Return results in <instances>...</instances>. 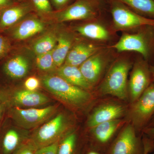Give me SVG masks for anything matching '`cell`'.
Wrapping results in <instances>:
<instances>
[{
  "label": "cell",
  "instance_id": "obj_41",
  "mask_svg": "<svg viewBox=\"0 0 154 154\" xmlns=\"http://www.w3.org/2000/svg\"><path fill=\"white\" fill-rule=\"evenodd\" d=\"M18 1H22V0H18Z\"/></svg>",
  "mask_w": 154,
  "mask_h": 154
},
{
  "label": "cell",
  "instance_id": "obj_27",
  "mask_svg": "<svg viewBox=\"0 0 154 154\" xmlns=\"http://www.w3.org/2000/svg\"><path fill=\"white\" fill-rule=\"evenodd\" d=\"M36 9L41 13L48 14L52 9L48 0H32Z\"/></svg>",
  "mask_w": 154,
  "mask_h": 154
},
{
  "label": "cell",
  "instance_id": "obj_17",
  "mask_svg": "<svg viewBox=\"0 0 154 154\" xmlns=\"http://www.w3.org/2000/svg\"><path fill=\"white\" fill-rule=\"evenodd\" d=\"M58 74L69 83L84 90H91L93 87L85 79L79 67L64 64L60 67Z\"/></svg>",
  "mask_w": 154,
  "mask_h": 154
},
{
  "label": "cell",
  "instance_id": "obj_2",
  "mask_svg": "<svg viewBox=\"0 0 154 154\" xmlns=\"http://www.w3.org/2000/svg\"><path fill=\"white\" fill-rule=\"evenodd\" d=\"M111 47L117 53H136L150 65L154 66V25H146L133 31L122 32Z\"/></svg>",
  "mask_w": 154,
  "mask_h": 154
},
{
  "label": "cell",
  "instance_id": "obj_34",
  "mask_svg": "<svg viewBox=\"0 0 154 154\" xmlns=\"http://www.w3.org/2000/svg\"><path fill=\"white\" fill-rule=\"evenodd\" d=\"M53 3L58 8H63L66 6L71 0H52Z\"/></svg>",
  "mask_w": 154,
  "mask_h": 154
},
{
  "label": "cell",
  "instance_id": "obj_29",
  "mask_svg": "<svg viewBox=\"0 0 154 154\" xmlns=\"http://www.w3.org/2000/svg\"><path fill=\"white\" fill-rule=\"evenodd\" d=\"M36 149L29 141L22 145L14 154H35Z\"/></svg>",
  "mask_w": 154,
  "mask_h": 154
},
{
  "label": "cell",
  "instance_id": "obj_11",
  "mask_svg": "<svg viewBox=\"0 0 154 154\" xmlns=\"http://www.w3.org/2000/svg\"><path fill=\"white\" fill-rule=\"evenodd\" d=\"M131 123L124 127L110 146L108 154H143V141Z\"/></svg>",
  "mask_w": 154,
  "mask_h": 154
},
{
  "label": "cell",
  "instance_id": "obj_22",
  "mask_svg": "<svg viewBox=\"0 0 154 154\" xmlns=\"http://www.w3.org/2000/svg\"><path fill=\"white\" fill-rule=\"evenodd\" d=\"M18 131L13 128L6 130L0 142V154H14L23 144Z\"/></svg>",
  "mask_w": 154,
  "mask_h": 154
},
{
  "label": "cell",
  "instance_id": "obj_7",
  "mask_svg": "<svg viewBox=\"0 0 154 154\" xmlns=\"http://www.w3.org/2000/svg\"><path fill=\"white\" fill-rule=\"evenodd\" d=\"M105 6L94 0H77L55 15L58 22L90 20L102 16Z\"/></svg>",
  "mask_w": 154,
  "mask_h": 154
},
{
  "label": "cell",
  "instance_id": "obj_8",
  "mask_svg": "<svg viewBox=\"0 0 154 154\" xmlns=\"http://www.w3.org/2000/svg\"><path fill=\"white\" fill-rule=\"evenodd\" d=\"M154 115V82L133 104L128 112L130 123L137 132L143 131Z\"/></svg>",
  "mask_w": 154,
  "mask_h": 154
},
{
  "label": "cell",
  "instance_id": "obj_31",
  "mask_svg": "<svg viewBox=\"0 0 154 154\" xmlns=\"http://www.w3.org/2000/svg\"><path fill=\"white\" fill-rule=\"evenodd\" d=\"M10 48L9 42L3 36H0V59L5 55Z\"/></svg>",
  "mask_w": 154,
  "mask_h": 154
},
{
  "label": "cell",
  "instance_id": "obj_24",
  "mask_svg": "<svg viewBox=\"0 0 154 154\" xmlns=\"http://www.w3.org/2000/svg\"><path fill=\"white\" fill-rule=\"evenodd\" d=\"M57 41L55 34L53 33L46 34L34 43L33 51L38 55L51 51L55 48Z\"/></svg>",
  "mask_w": 154,
  "mask_h": 154
},
{
  "label": "cell",
  "instance_id": "obj_36",
  "mask_svg": "<svg viewBox=\"0 0 154 154\" xmlns=\"http://www.w3.org/2000/svg\"><path fill=\"white\" fill-rule=\"evenodd\" d=\"M86 154H102L100 152L95 150H89Z\"/></svg>",
  "mask_w": 154,
  "mask_h": 154
},
{
  "label": "cell",
  "instance_id": "obj_39",
  "mask_svg": "<svg viewBox=\"0 0 154 154\" xmlns=\"http://www.w3.org/2000/svg\"><path fill=\"white\" fill-rule=\"evenodd\" d=\"M1 99L2 98L0 97V117H1V114L2 113V109H3V104L2 102V101H1Z\"/></svg>",
  "mask_w": 154,
  "mask_h": 154
},
{
  "label": "cell",
  "instance_id": "obj_25",
  "mask_svg": "<svg viewBox=\"0 0 154 154\" xmlns=\"http://www.w3.org/2000/svg\"><path fill=\"white\" fill-rule=\"evenodd\" d=\"M78 137L75 133L69 134L60 140L57 154H76Z\"/></svg>",
  "mask_w": 154,
  "mask_h": 154
},
{
  "label": "cell",
  "instance_id": "obj_26",
  "mask_svg": "<svg viewBox=\"0 0 154 154\" xmlns=\"http://www.w3.org/2000/svg\"><path fill=\"white\" fill-rule=\"evenodd\" d=\"M52 53L53 50L37 56L36 64L38 68L44 71L49 70L52 68L54 65Z\"/></svg>",
  "mask_w": 154,
  "mask_h": 154
},
{
  "label": "cell",
  "instance_id": "obj_3",
  "mask_svg": "<svg viewBox=\"0 0 154 154\" xmlns=\"http://www.w3.org/2000/svg\"><path fill=\"white\" fill-rule=\"evenodd\" d=\"M106 10L111 16L114 32L133 31L146 25H154V19L143 17L117 0H106Z\"/></svg>",
  "mask_w": 154,
  "mask_h": 154
},
{
  "label": "cell",
  "instance_id": "obj_15",
  "mask_svg": "<svg viewBox=\"0 0 154 154\" xmlns=\"http://www.w3.org/2000/svg\"><path fill=\"white\" fill-rule=\"evenodd\" d=\"M8 96L7 99L10 104L15 106L13 107H36L44 105L49 101L44 94L27 90L15 91Z\"/></svg>",
  "mask_w": 154,
  "mask_h": 154
},
{
  "label": "cell",
  "instance_id": "obj_38",
  "mask_svg": "<svg viewBox=\"0 0 154 154\" xmlns=\"http://www.w3.org/2000/svg\"><path fill=\"white\" fill-rule=\"evenodd\" d=\"M94 1L98 2L104 5L106 7V0H94Z\"/></svg>",
  "mask_w": 154,
  "mask_h": 154
},
{
  "label": "cell",
  "instance_id": "obj_13",
  "mask_svg": "<svg viewBox=\"0 0 154 154\" xmlns=\"http://www.w3.org/2000/svg\"><path fill=\"white\" fill-rule=\"evenodd\" d=\"M109 45L90 40L77 42L73 44L64 64L79 67L91 56Z\"/></svg>",
  "mask_w": 154,
  "mask_h": 154
},
{
  "label": "cell",
  "instance_id": "obj_30",
  "mask_svg": "<svg viewBox=\"0 0 154 154\" xmlns=\"http://www.w3.org/2000/svg\"><path fill=\"white\" fill-rule=\"evenodd\" d=\"M40 85V82L37 78L34 77H30L26 80L25 83V88L27 90L35 91L38 89Z\"/></svg>",
  "mask_w": 154,
  "mask_h": 154
},
{
  "label": "cell",
  "instance_id": "obj_28",
  "mask_svg": "<svg viewBox=\"0 0 154 154\" xmlns=\"http://www.w3.org/2000/svg\"><path fill=\"white\" fill-rule=\"evenodd\" d=\"M59 141H58L49 145L36 149L35 154H57Z\"/></svg>",
  "mask_w": 154,
  "mask_h": 154
},
{
  "label": "cell",
  "instance_id": "obj_10",
  "mask_svg": "<svg viewBox=\"0 0 154 154\" xmlns=\"http://www.w3.org/2000/svg\"><path fill=\"white\" fill-rule=\"evenodd\" d=\"M104 14L99 18L87 20L84 24L77 25L74 30L79 35L90 41L102 44L110 45L116 36V33L108 26L103 19Z\"/></svg>",
  "mask_w": 154,
  "mask_h": 154
},
{
  "label": "cell",
  "instance_id": "obj_14",
  "mask_svg": "<svg viewBox=\"0 0 154 154\" xmlns=\"http://www.w3.org/2000/svg\"><path fill=\"white\" fill-rule=\"evenodd\" d=\"M125 108L122 105L114 103H108L99 106L89 116L88 126L92 128L97 125L119 119L125 113Z\"/></svg>",
  "mask_w": 154,
  "mask_h": 154
},
{
  "label": "cell",
  "instance_id": "obj_32",
  "mask_svg": "<svg viewBox=\"0 0 154 154\" xmlns=\"http://www.w3.org/2000/svg\"><path fill=\"white\" fill-rule=\"evenodd\" d=\"M153 140L148 137L144 139L143 140L144 145L143 154H149V152L151 151L152 149L154 147Z\"/></svg>",
  "mask_w": 154,
  "mask_h": 154
},
{
  "label": "cell",
  "instance_id": "obj_37",
  "mask_svg": "<svg viewBox=\"0 0 154 154\" xmlns=\"http://www.w3.org/2000/svg\"><path fill=\"white\" fill-rule=\"evenodd\" d=\"M152 127H154V115L151 119L150 121L149 122L148 125L146 128Z\"/></svg>",
  "mask_w": 154,
  "mask_h": 154
},
{
  "label": "cell",
  "instance_id": "obj_4",
  "mask_svg": "<svg viewBox=\"0 0 154 154\" xmlns=\"http://www.w3.org/2000/svg\"><path fill=\"white\" fill-rule=\"evenodd\" d=\"M42 82L51 93L71 106H82L92 99L88 91L72 85L59 75L45 76Z\"/></svg>",
  "mask_w": 154,
  "mask_h": 154
},
{
  "label": "cell",
  "instance_id": "obj_42",
  "mask_svg": "<svg viewBox=\"0 0 154 154\" xmlns=\"http://www.w3.org/2000/svg\"><path fill=\"white\" fill-rule=\"evenodd\" d=\"M153 154H154V153H153Z\"/></svg>",
  "mask_w": 154,
  "mask_h": 154
},
{
  "label": "cell",
  "instance_id": "obj_19",
  "mask_svg": "<svg viewBox=\"0 0 154 154\" xmlns=\"http://www.w3.org/2000/svg\"><path fill=\"white\" fill-rule=\"evenodd\" d=\"M29 61L24 56L17 55L8 60L4 65V70L8 76L19 79L25 76L28 71Z\"/></svg>",
  "mask_w": 154,
  "mask_h": 154
},
{
  "label": "cell",
  "instance_id": "obj_6",
  "mask_svg": "<svg viewBox=\"0 0 154 154\" xmlns=\"http://www.w3.org/2000/svg\"><path fill=\"white\" fill-rule=\"evenodd\" d=\"M153 82L150 65L141 56L137 54L134 58L128 84L131 104L134 103Z\"/></svg>",
  "mask_w": 154,
  "mask_h": 154
},
{
  "label": "cell",
  "instance_id": "obj_9",
  "mask_svg": "<svg viewBox=\"0 0 154 154\" xmlns=\"http://www.w3.org/2000/svg\"><path fill=\"white\" fill-rule=\"evenodd\" d=\"M67 128L66 118L60 113L42 126L29 142L36 149L49 145L60 140Z\"/></svg>",
  "mask_w": 154,
  "mask_h": 154
},
{
  "label": "cell",
  "instance_id": "obj_12",
  "mask_svg": "<svg viewBox=\"0 0 154 154\" xmlns=\"http://www.w3.org/2000/svg\"><path fill=\"white\" fill-rule=\"evenodd\" d=\"M54 106L42 108L24 109L19 107H12L9 116L16 123L26 128L36 126L50 118L56 111Z\"/></svg>",
  "mask_w": 154,
  "mask_h": 154
},
{
  "label": "cell",
  "instance_id": "obj_21",
  "mask_svg": "<svg viewBox=\"0 0 154 154\" xmlns=\"http://www.w3.org/2000/svg\"><path fill=\"white\" fill-rule=\"evenodd\" d=\"M30 8L27 5H21L6 9L0 17V27L9 28L17 23L26 15Z\"/></svg>",
  "mask_w": 154,
  "mask_h": 154
},
{
  "label": "cell",
  "instance_id": "obj_40",
  "mask_svg": "<svg viewBox=\"0 0 154 154\" xmlns=\"http://www.w3.org/2000/svg\"><path fill=\"white\" fill-rule=\"evenodd\" d=\"M151 71L153 79L154 82V66L150 65Z\"/></svg>",
  "mask_w": 154,
  "mask_h": 154
},
{
  "label": "cell",
  "instance_id": "obj_1",
  "mask_svg": "<svg viewBox=\"0 0 154 154\" xmlns=\"http://www.w3.org/2000/svg\"><path fill=\"white\" fill-rule=\"evenodd\" d=\"M134 60V58L132 59L126 54L116 56L100 84V93L115 96L122 100L128 99V74Z\"/></svg>",
  "mask_w": 154,
  "mask_h": 154
},
{
  "label": "cell",
  "instance_id": "obj_16",
  "mask_svg": "<svg viewBox=\"0 0 154 154\" xmlns=\"http://www.w3.org/2000/svg\"><path fill=\"white\" fill-rule=\"evenodd\" d=\"M123 124L124 121L119 119L97 125L91 128L94 140L100 145L107 144Z\"/></svg>",
  "mask_w": 154,
  "mask_h": 154
},
{
  "label": "cell",
  "instance_id": "obj_23",
  "mask_svg": "<svg viewBox=\"0 0 154 154\" xmlns=\"http://www.w3.org/2000/svg\"><path fill=\"white\" fill-rule=\"evenodd\" d=\"M143 17L154 19V0H117Z\"/></svg>",
  "mask_w": 154,
  "mask_h": 154
},
{
  "label": "cell",
  "instance_id": "obj_35",
  "mask_svg": "<svg viewBox=\"0 0 154 154\" xmlns=\"http://www.w3.org/2000/svg\"><path fill=\"white\" fill-rule=\"evenodd\" d=\"M11 4L10 0H0V8L10 5Z\"/></svg>",
  "mask_w": 154,
  "mask_h": 154
},
{
  "label": "cell",
  "instance_id": "obj_5",
  "mask_svg": "<svg viewBox=\"0 0 154 154\" xmlns=\"http://www.w3.org/2000/svg\"><path fill=\"white\" fill-rule=\"evenodd\" d=\"M116 51L111 45L90 57L79 66L80 71L92 87L99 82L103 75L116 57Z\"/></svg>",
  "mask_w": 154,
  "mask_h": 154
},
{
  "label": "cell",
  "instance_id": "obj_18",
  "mask_svg": "<svg viewBox=\"0 0 154 154\" xmlns=\"http://www.w3.org/2000/svg\"><path fill=\"white\" fill-rule=\"evenodd\" d=\"M73 36L71 33H61L57 38V44L53 50L52 55L54 65L60 67L65 63L68 54L74 43Z\"/></svg>",
  "mask_w": 154,
  "mask_h": 154
},
{
  "label": "cell",
  "instance_id": "obj_20",
  "mask_svg": "<svg viewBox=\"0 0 154 154\" xmlns=\"http://www.w3.org/2000/svg\"><path fill=\"white\" fill-rule=\"evenodd\" d=\"M44 28V23L39 19H27L15 29L13 32V37L18 40L27 39L42 32Z\"/></svg>",
  "mask_w": 154,
  "mask_h": 154
},
{
  "label": "cell",
  "instance_id": "obj_33",
  "mask_svg": "<svg viewBox=\"0 0 154 154\" xmlns=\"http://www.w3.org/2000/svg\"><path fill=\"white\" fill-rule=\"evenodd\" d=\"M143 133L149 138L154 140V127L146 128L143 130Z\"/></svg>",
  "mask_w": 154,
  "mask_h": 154
}]
</instances>
